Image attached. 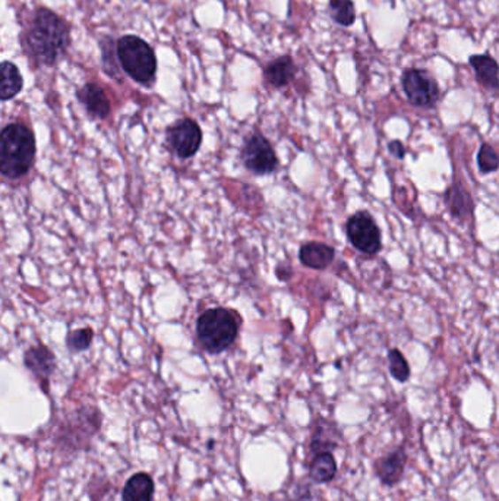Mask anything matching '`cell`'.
Masks as SVG:
<instances>
[{"label":"cell","mask_w":499,"mask_h":501,"mask_svg":"<svg viewBox=\"0 0 499 501\" xmlns=\"http://www.w3.org/2000/svg\"><path fill=\"white\" fill-rule=\"evenodd\" d=\"M22 51L35 68L55 66L71 46V31L64 18L39 8L21 35Z\"/></svg>","instance_id":"1"},{"label":"cell","mask_w":499,"mask_h":501,"mask_svg":"<svg viewBox=\"0 0 499 501\" xmlns=\"http://www.w3.org/2000/svg\"><path fill=\"white\" fill-rule=\"evenodd\" d=\"M35 140L30 127L9 124L2 131L0 140V172L4 178L26 176L35 165Z\"/></svg>","instance_id":"2"},{"label":"cell","mask_w":499,"mask_h":501,"mask_svg":"<svg viewBox=\"0 0 499 501\" xmlns=\"http://www.w3.org/2000/svg\"><path fill=\"white\" fill-rule=\"evenodd\" d=\"M241 328V319L229 308L207 310L198 319L196 335L207 352L217 355L229 349Z\"/></svg>","instance_id":"3"},{"label":"cell","mask_w":499,"mask_h":501,"mask_svg":"<svg viewBox=\"0 0 499 501\" xmlns=\"http://www.w3.org/2000/svg\"><path fill=\"white\" fill-rule=\"evenodd\" d=\"M119 64L134 81L151 85L156 80L157 58L153 47L136 35H123L118 40Z\"/></svg>","instance_id":"4"},{"label":"cell","mask_w":499,"mask_h":501,"mask_svg":"<svg viewBox=\"0 0 499 501\" xmlns=\"http://www.w3.org/2000/svg\"><path fill=\"white\" fill-rule=\"evenodd\" d=\"M402 85L411 106L434 109L436 103L440 102V85L425 69H406L402 75Z\"/></svg>","instance_id":"5"},{"label":"cell","mask_w":499,"mask_h":501,"mask_svg":"<svg viewBox=\"0 0 499 501\" xmlns=\"http://www.w3.org/2000/svg\"><path fill=\"white\" fill-rule=\"evenodd\" d=\"M346 235L351 245L364 254L375 255L382 250L381 230L371 212H357L349 217Z\"/></svg>","instance_id":"6"},{"label":"cell","mask_w":499,"mask_h":501,"mask_svg":"<svg viewBox=\"0 0 499 501\" xmlns=\"http://www.w3.org/2000/svg\"><path fill=\"white\" fill-rule=\"evenodd\" d=\"M242 162L246 169L255 174L273 173L279 166V158L273 145L261 132L248 136L242 149Z\"/></svg>","instance_id":"7"},{"label":"cell","mask_w":499,"mask_h":501,"mask_svg":"<svg viewBox=\"0 0 499 501\" xmlns=\"http://www.w3.org/2000/svg\"><path fill=\"white\" fill-rule=\"evenodd\" d=\"M165 141L178 158H189L198 153L203 144V131L194 119L185 118L167 127Z\"/></svg>","instance_id":"8"},{"label":"cell","mask_w":499,"mask_h":501,"mask_svg":"<svg viewBox=\"0 0 499 501\" xmlns=\"http://www.w3.org/2000/svg\"><path fill=\"white\" fill-rule=\"evenodd\" d=\"M406 462V451L403 447H397V449L389 451L388 455L380 458L375 462L373 469H375L378 480L381 481L382 484L387 485V487H393L403 480Z\"/></svg>","instance_id":"9"},{"label":"cell","mask_w":499,"mask_h":501,"mask_svg":"<svg viewBox=\"0 0 499 501\" xmlns=\"http://www.w3.org/2000/svg\"><path fill=\"white\" fill-rule=\"evenodd\" d=\"M24 364L42 382L44 390H47L46 386L49 387V378L55 373L56 368V358L50 349L42 346V344L33 346L27 351Z\"/></svg>","instance_id":"10"},{"label":"cell","mask_w":499,"mask_h":501,"mask_svg":"<svg viewBox=\"0 0 499 501\" xmlns=\"http://www.w3.org/2000/svg\"><path fill=\"white\" fill-rule=\"evenodd\" d=\"M77 97L85 111L88 112V115L96 119H106L107 116L111 115V100L100 85L93 82L82 85L78 89Z\"/></svg>","instance_id":"11"},{"label":"cell","mask_w":499,"mask_h":501,"mask_svg":"<svg viewBox=\"0 0 499 501\" xmlns=\"http://www.w3.org/2000/svg\"><path fill=\"white\" fill-rule=\"evenodd\" d=\"M469 64L483 89L499 91V65L489 53L470 56Z\"/></svg>","instance_id":"12"},{"label":"cell","mask_w":499,"mask_h":501,"mask_svg":"<svg viewBox=\"0 0 499 501\" xmlns=\"http://www.w3.org/2000/svg\"><path fill=\"white\" fill-rule=\"evenodd\" d=\"M296 73L295 60L290 56H280L277 59L271 60L270 64L265 66L264 80L273 89H284L293 81Z\"/></svg>","instance_id":"13"},{"label":"cell","mask_w":499,"mask_h":501,"mask_svg":"<svg viewBox=\"0 0 499 501\" xmlns=\"http://www.w3.org/2000/svg\"><path fill=\"white\" fill-rule=\"evenodd\" d=\"M335 258V250L322 243H306L299 250V259L305 267L326 270Z\"/></svg>","instance_id":"14"},{"label":"cell","mask_w":499,"mask_h":501,"mask_svg":"<svg viewBox=\"0 0 499 501\" xmlns=\"http://www.w3.org/2000/svg\"><path fill=\"white\" fill-rule=\"evenodd\" d=\"M154 484L153 476L147 472H138L127 481L122 489V501H153Z\"/></svg>","instance_id":"15"},{"label":"cell","mask_w":499,"mask_h":501,"mask_svg":"<svg viewBox=\"0 0 499 501\" xmlns=\"http://www.w3.org/2000/svg\"><path fill=\"white\" fill-rule=\"evenodd\" d=\"M445 205L451 216L470 217L473 214V198L461 183L454 182L444 194Z\"/></svg>","instance_id":"16"},{"label":"cell","mask_w":499,"mask_h":501,"mask_svg":"<svg viewBox=\"0 0 499 501\" xmlns=\"http://www.w3.org/2000/svg\"><path fill=\"white\" fill-rule=\"evenodd\" d=\"M340 442H342V434L335 424L321 420L311 438V451L313 455L321 451H333L340 446Z\"/></svg>","instance_id":"17"},{"label":"cell","mask_w":499,"mask_h":501,"mask_svg":"<svg viewBox=\"0 0 499 501\" xmlns=\"http://www.w3.org/2000/svg\"><path fill=\"white\" fill-rule=\"evenodd\" d=\"M337 475V462L331 451H321L313 455L309 465V478L315 484H328Z\"/></svg>","instance_id":"18"},{"label":"cell","mask_w":499,"mask_h":501,"mask_svg":"<svg viewBox=\"0 0 499 501\" xmlns=\"http://www.w3.org/2000/svg\"><path fill=\"white\" fill-rule=\"evenodd\" d=\"M2 81H0V98L4 102H8L11 98L17 97L21 93L24 87V80H22L21 73L18 69L17 65L12 62L4 60L2 64Z\"/></svg>","instance_id":"19"},{"label":"cell","mask_w":499,"mask_h":501,"mask_svg":"<svg viewBox=\"0 0 499 501\" xmlns=\"http://www.w3.org/2000/svg\"><path fill=\"white\" fill-rule=\"evenodd\" d=\"M330 15L333 21L342 27L353 26L357 17L351 0H330Z\"/></svg>","instance_id":"20"},{"label":"cell","mask_w":499,"mask_h":501,"mask_svg":"<svg viewBox=\"0 0 499 501\" xmlns=\"http://www.w3.org/2000/svg\"><path fill=\"white\" fill-rule=\"evenodd\" d=\"M100 44H102L100 47H102L103 71L109 77L119 80L120 78L118 65L119 58H113V56H118V42H113L111 37H104Z\"/></svg>","instance_id":"21"},{"label":"cell","mask_w":499,"mask_h":501,"mask_svg":"<svg viewBox=\"0 0 499 501\" xmlns=\"http://www.w3.org/2000/svg\"><path fill=\"white\" fill-rule=\"evenodd\" d=\"M389 374L398 382H406L411 378V371L409 362L398 349L388 351Z\"/></svg>","instance_id":"22"},{"label":"cell","mask_w":499,"mask_h":501,"mask_svg":"<svg viewBox=\"0 0 499 501\" xmlns=\"http://www.w3.org/2000/svg\"><path fill=\"white\" fill-rule=\"evenodd\" d=\"M478 166L480 173H495L499 169V154L491 144H482L478 153Z\"/></svg>","instance_id":"23"},{"label":"cell","mask_w":499,"mask_h":501,"mask_svg":"<svg viewBox=\"0 0 499 501\" xmlns=\"http://www.w3.org/2000/svg\"><path fill=\"white\" fill-rule=\"evenodd\" d=\"M93 337L91 328H78V330L69 333L68 337H66V344L73 352H82L91 346Z\"/></svg>","instance_id":"24"},{"label":"cell","mask_w":499,"mask_h":501,"mask_svg":"<svg viewBox=\"0 0 499 501\" xmlns=\"http://www.w3.org/2000/svg\"><path fill=\"white\" fill-rule=\"evenodd\" d=\"M388 151L393 154L394 158H397L398 160H403L404 156H406V147L403 145L402 141H391L388 144Z\"/></svg>","instance_id":"25"},{"label":"cell","mask_w":499,"mask_h":501,"mask_svg":"<svg viewBox=\"0 0 499 501\" xmlns=\"http://www.w3.org/2000/svg\"><path fill=\"white\" fill-rule=\"evenodd\" d=\"M275 273H277V277H279L280 281H288V279L292 277L293 270L292 268L288 267V266H284V264H281V266H279V267H277Z\"/></svg>","instance_id":"26"}]
</instances>
